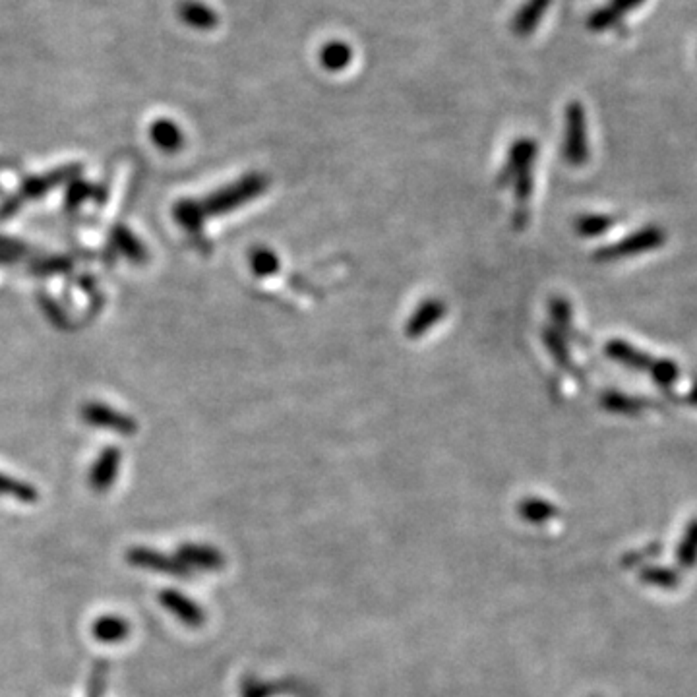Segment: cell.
I'll list each match as a JSON object with an SVG mask.
<instances>
[{
	"label": "cell",
	"instance_id": "obj_12",
	"mask_svg": "<svg viewBox=\"0 0 697 697\" xmlns=\"http://www.w3.org/2000/svg\"><path fill=\"white\" fill-rule=\"evenodd\" d=\"M618 18H620V16H618L612 8H601V10H597V12L589 18L587 26L593 31L607 30Z\"/></svg>",
	"mask_w": 697,
	"mask_h": 697
},
{
	"label": "cell",
	"instance_id": "obj_2",
	"mask_svg": "<svg viewBox=\"0 0 697 697\" xmlns=\"http://www.w3.org/2000/svg\"><path fill=\"white\" fill-rule=\"evenodd\" d=\"M663 243H665V233L659 227H645V229L637 231L634 235L626 237L624 241L599 250L597 258L599 260H616V258L637 256V254L655 250Z\"/></svg>",
	"mask_w": 697,
	"mask_h": 697
},
{
	"label": "cell",
	"instance_id": "obj_1",
	"mask_svg": "<svg viewBox=\"0 0 697 697\" xmlns=\"http://www.w3.org/2000/svg\"><path fill=\"white\" fill-rule=\"evenodd\" d=\"M266 184H268L266 177L250 175V177H246L239 184L229 186V188L213 194L212 198H208L204 202V206L200 204L198 208L210 213H223L235 210V208L246 204L248 200L256 198L262 190H266Z\"/></svg>",
	"mask_w": 697,
	"mask_h": 697
},
{
	"label": "cell",
	"instance_id": "obj_7",
	"mask_svg": "<svg viewBox=\"0 0 697 697\" xmlns=\"http://www.w3.org/2000/svg\"><path fill=\"white\" fill-rule=\"evenodd\" d=\"M318 61L322 64V68H326L328 72L345 70L353 61V49L349 47V43H345L341 39L328 41L326 45H322V49L318 53Z\"/></svg>",
	"mask_w": 697,
	"mask_h": 697
},
{
	"label": "cell",
	"instance_id": "obj_10",
	"mask_svg": "<svg viewBox=\"0 0 697 697\" xmlns=\"http://www.w3.org/2000/svg\"><path fill=\"white\" fill-rule=\"evenodd\" d=\"M612 223L614 219L608 215H585L577 221V231L583 237H599L608 227H612Z\"/></svg>",
	"mask_w": 697,
	"mask_h": 697
},
{
	"label": "cell",
	"instance_id": "obj_14",
	"mask_svg": "<svg viewBox=\"0 0 697 697\" xmlns=\"http://www.w3.org/2000/svg\"><path fill=\"white\" fill-rule=\"evenodd\" d=\"M639 2H641V0H614L610 8L620 16V14H624L626 10H632Z\"/></svg>",
	"mask_w": 697,
	"mask_h": 697
},
{
	"label": "cell",
	"instance_id": "obj_4",
	"mask_svg": "<svg viewBox=\"0 0 697 697\" xmlns=\"http://www.w3.org/2000/svg\"><path fill=\"white\" fill-rule=\"evenodd\" d=\"M177 16L192 30L210 31L219 24L215 10L200 0H181L177 4Z\"/></svg>",
	"mask_w": 697,
	"mask_h": 697
},
{
	"label": "cell",
	"instance_id": "obj_6",
	"mask_svg": "<svg viewBox=\"0 0 697 697\" xmlns=\"http://www.w3.org/2000/svg\"><path fill=\"white\" fill-rule=\"evenodd\" d=\"M444 314H446V306L440 303V301H436V299L434 301H426L411 316V320L407 324V335L409 337H419V335L425 334Z\"/></svg>",
	"mask_w": 697,
	"mask_h": 697
},
{
	"label": "cell",
	"instance_id": "obj_5",
	"mask_svg": "<svg viewBox=\"0 0 697 697\" xmlns=\"http://www.w3.org/2000/svg\"><path fill=\"white\" fill-rule=\"evenodd\" d=\"M550 2L552 0H525V4L517 10L512 22V31L517 37H527L535 31V28L541 24Z\"/></svg>",
	"mask_w": 697,
	"mask_h": 697
},
{
	"label": "cell",
	"instance_id": "obj_9",
	"mask_svg": "<svg viewBox=\"0 0 697 697\" xmlns=\"http://www.w3.org/2000/svg\"><path fill=\"white\" fill-rule=\"evenodd\" d=\"M607 351L612 359H616V361H620V363L628 364V366L643 368V366L649 364V368H651V364H653V361L649 363V359H647L645 355H641L637 349L630 347V345H626V343H622V341L610 343L607 347Z\"/></svg>",
	"mask_w": 697,
	"mask_h": 697
},
{
	"label": "cell",
	"instance_id": "obj_8",
	"mask_svg": "<svg viewBox=\"0 0 697 697\" xmlns=\"http://www.w3.org/2000/svg\"><path fill=\"white\" fill-rule=\"evenodd\" d=\"M152 140L165 152H175L182 146L181 128L173 121L161 119V121L153 122Z\"/></svg>",
	"mask_w": 697,
	"mask_h": 697
},
{
	"label": "cell",
	"instance_id": "obj_11",
	"mask_svg": "<svg viewBox=\"0 0 697 697\" xmlns=\"http://www.w3.org/2000/svg\"><path fill=\"white\" fill-rule=\"evenodd\" d=\"M252 268L258 275H270L277 270V258L272 250H256L252 254Z\"/></svg>",
	"mask_w": 697,
	"mask_h": 697
},
{
	"label": "cell",
	"instance_id": "obj_3",
	"mask_svg": "<svg viewBox=\"0 0 697 697\" xmlns=\"http://www.w3.org/2000/svg\"><path fill=\"white\" fill-rule=\"evenodd\" d=\"M564 155L568 163L583 165L589 157L587 148V126H585V113L583 107L574 101L568 105L566 111V144Z\"/></svg>",
	"mask_w": 697,
	"mask_h": 697
},
{
	"label": "cell",
	"instance_id": "obj_13",
	"mask_svg": "<svg viewBox=\"0 0 697 697\" xmlns=\"http://www.w3.org/2000/svg\"><path fill=\"white\" fill-rule=\"evenodd\" d=\"M651 374H653L661 384H670V382L676 380L678 368H676V364L670 363V361H657V363L651 364Z\"/></svg>",
	"mask_w": 697,
	"mask_h": 697
}]
</instances>
